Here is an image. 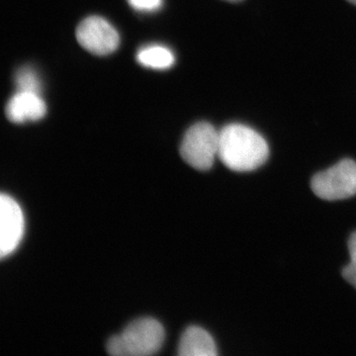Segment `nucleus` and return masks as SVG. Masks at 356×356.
<instances>
[{
	"instance_id": "obj_1",
	"label": "nucleus",
	"mask_w": 356,
	"mask_h": 356,
	"mask_svg": "<svg viewBox=\"0 0 356 356\" xmlns=\"http://www.w3.org/2000/svg\"><path fill=\"white\" fill-rule=\"evenodd\" d=\"M268 156L266 139L254 129L229 124L219 132L218 158L234 172H252L261 168Z\"/></svg>"
},
{
	"instance_id": "obj_2",
	"label": "nucleus",
	"mask_w": 356,
	"mask_h": 356,
	"mask_svg": "<svg viewBox=\"0 0 356 356\" xmlns=\"http://www.w3.org/2000/svg\"><path fill=\"white\" fill-rule=\"evenodd\" d=\"M165 329L158 321L142 318L134 321L121 334L112 337L106 350L114 356H147L158 353L165 341Z\"/></svg>"
},
{
	"instance_id": "obj_3",
	"label": "nucleus",
	"mask_w": 356,
	"mask_h": 356,
	"mask_svg": "<svg viewBox=\"0 0 356 356\" xmlns=\"http://www.w3.org/2000/svg\"><path fill=\"white\" fill-rule=\"evenodd\" d=\"M219 151V132L207 122L194 124L185 133L180 156L197 170H208L214 165Z\"/></svg>"
},
{
	"instance_id": "obj_4",
	"label": "nucleus",
	"mask_w": 356,
	"mask_h": 356,
	"mask_svg": "<svg viewBox=\"0 0 356 356\" xmlns=\"http://www.w3.org/2000/svg\"><path fill=\"white\" fill-rule=\"evenodd\" d=\"M312 191L327 201L343 200L356 195V163L343 159L337 165L318 172L311 181Z\"/></svg>"
},
{
	"instance_id": "obj_5",
	"label": "nucleus",
	"mask_w": 356,
	"mask_h": 356,
	"mask_svg": "<svg viewBox=\"0 0 356 356\" xmlns=\"http://www.w3.org/2000/svg\"><path fill=\"white\" fill-rule=\"evenodd\" d=\"M76 36L81 47L95 56L114 53L120 44V37L108 21L99 16H90L77 26Z\"/></svg>"
},
{
	"instance_id": "obj_6",
	"label": "nucleus",
	"mask_w": 356,
	"mask_h": 356,
	"mask_svg": "<svg viewBox=\"0 0 356 356\" xmlns=\"http://www.w3.org/2000/svg\"><path fill=\"white\" fill-rule=\"evenodd\" d=\"M24 229V215L20 206L8 195L0 194V259L19 245Z\"/></svg>"
},
{
	"instance_id": "obj_7",
	"label": "nucleus",
	"mask_w": 356,
	"mask_h": 356,
	"mask_svg": "<svg viewBox=\"0 0 356 356\" xmlns=\"http://www.w3.org/2000/svg\"><path fill=\"white\" fill-rule=\"evenodd\" d=\"M7 118L13 123L38 121L47 113V105L40 95L17 91L7 102Z\"/></svg>"
},
{
	"instance_id": "obj_8",
	"label": "nucleus",
	"mask_w": 356,
	"mask_h": 356,
	"mask_svg": "<svg viewBox=\"0 0 356 356\" xmlns=\"http://www.w3.org/2000/svg\"><path fill=\"white\" fill-rule=\"evenodd\" d=\"M178 355L181 356H215L216 343L209 332L202 327H189L184 332L178 344Z\"/></svg>"
},
{
	"instance_id": "obj_9",
	"label": "nucleus",
	"mask_w": 356,
	"mask_h": 356,
	"mask_svg": "<svg viewBox=\"0 0 356 356\" xmlns=\"http://www.w3.org/2000/svg\"><path fill=\"white\" fill-rule=\"evenodd\" d=\"M137 60L144 67L154 70H166L175 64L172 51L161 46H149L142 49L138 53Z\"/></svg>"
},
{
	"instance_id": "obj_10",
	"label": "nucleus",
	"mask_w": 356,
	"mask_h": 356,
	"mask_svg": "<svg viewBox=\"0 0 356 356\" xmlns=\"http://www.w3.org/2000/svg\"><path fill=\"white\" fill-rule=\"evenodd\" d=\"M15 86L17 91L37 93V95L41 93L42 83L38 74L30 67H22L16 72Z\"/></svg>"
},
{
	"instance_id": "obj_11",
	"label": "nucleus",
	"mask_w": 356,
	"mask_h": 356,
	"mask_svg": "<svg viewBox=\"0 0 356 356\" xmlns=\"http://www.w3.org/2000/svg\"><path fill=\"white\" fill-rule=\"evenodd\" d=\"M348 250H350V262L344 267L343 276L344 280L356 288V232L350 236L348 241Z\"/></svg>"
},
{
	"instance_id": "obj_12",
	"label": "nucleus",
	"mask_w": 356,
	"mask_h": 356,
	"mask_svg": "<svg viewBox=\"0 0 356 356\" xmlns=\"http://www.w3.org/2000/svg\"><path fill=\"white\" fill-rule=\"evenodd\" d=\"M129 3L140 11H154L161 8L163 0H128Z\"/></svg>"
},
{
	"instance_id": "obj_13",
	"label": "nucleus",
	"mask_w": 356,
	"mask_h": 356,
	"mask_svg": "<svg viewBox=\"0 0 356 356\" xmlns=\"http://www.w3.org/2000/svg\"><path fill=\"white\" fill-rule=\"evenodd\" d=\"M226 1H229V2H240V1H242V0H226Z\"/></svg>"
},
{
	"instance_id": "obj_14",
	"label": "nucleus",
	"mask_w": 356,
	"mask_h": 356,
	"mask_svg": "<svg viewBox=\"0 0 356 356\" xmlns=\"http://www.w3.org/2000/svg\"><path fill=\"white\" fill-rule=\"evenodd\" d=\"M348 2H350V3L355 4L356 6V0H348Z\"/></svg>"
}]
</instances>
